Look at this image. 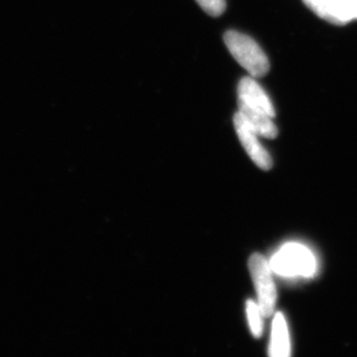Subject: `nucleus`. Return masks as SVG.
<instances>
[{
    "mask_svg": "<svg viewBox=\"0 0 357 357\" xmlns=\"http://www.w3.org/2000/svg\"><path fill=\"white\" fill-rule=\"evenodd\" d=\"M223 39L232 57L248 70L251 77H261L267 74L269 60L255 40L234 30L225 33Z\"/></svg>",
    "mask_w": 357,
    "mask_h": 357,
    "instance_id": "nucleus-1",
    "label": "nucleus"
},
{
    "mask_svg": "<svg viewBox=\"0 0 357 357\" xmlns=\"http://www.w3.org/2000/svg\"><path fill=\"white\" fill-rule=\"evenodd\" d=\"M272 271L286 277H311L317 263L311 251L298 243H288L270 260Z\"/></svg>",
    "mask_w": 357,
    "mask_h": 357,
    "instance_id": "nucleus-2",
    "label": "nucleus"
},
{
    "mask_svg": "<svg viewBox=\"0 0 357 357\" xmlns=\"http://www.w3.org/2000/svg\"><path fill=\"white\" fill-rule=\"evenodd\" d=\"M249 271L257 292L258 306L263 317L269 318L273 314L276 306L277 290L272 269L266 258L261 255H253L249 258Z\"/></svg>",
    "mask_w": 357,
    "mask_h": 357,
    "instance_id": "nucleus-3",
    "label": "nucleus"
},
{
    "mask_svg": "<svg viewBox=\"0 0 357 357\" xmlns=\"http://www.w3.org/2000/svg\"><path fill=\"white\" fill-rule=\"evenodd\" d=\"M306 6L324 20L344 24L357 20V0H304Z\"/></svg>",
    "mask_w": 357,
    "mask_h": 357,
    "instance_id": "nucleus-4",
    "label": "nucleus"
},
{
    "mask_svg": "<svg viewBox=\"0 0 357 357\" xmlns=\"http://www.w3.org/2000/svg\"><path fill=\"white\" fill-rule=\"evenodd\" d=\"M234 126L237 136H238L239 140H241L245 151L248 152L249 157L262 170H270L272 165H273L271 156L268 154L265 148L260 144L257 134L248 126V122L238 112L234 114Z\"/></svg>",
    "mask_w": 357,
    "mask_h": 357,
    "instance_id": "nucleus-5",
    "label": "nucleus"
},
{
    "mask_svg": "<svg viewBox=\"0 0 357 357\" xmlns=\"http://www.w3.org/2000/svg\"><path fill=\"white\" fill-rule=\"evenodd\" d=\"M238 100L253 109L262 110L270 116H275V109L269 96L253 77H245L239 82Z\"/></svg>",
    "mask_w": 357,
    "mask_h": 357,
    "instance_id": "nucleus-6",
    "label": "nucleus"
},
{
    "mask_svg": "<svg viewBox=\"0 0 357 357\" xmlns=\"http://www.w3.org/2000/svg\"><path fill=\"white\" fill-rule=\"evenodd\" d=\"M238 112L258 136L273 139L278 134L273 117L262 110L253 109L238 100Z\"/></svg>",
    "mask_w": 357,
    "mask_h": 357,
    "instance_id": "nucleus-7",
    "label": "nucleus"
},
{
    "mask_svg": "<svg viewBox=\"0 0 357 357\" xmlns=\"http://www.w3.org/2000/svg\"><path fill=\"white\" fill-rule=\"evenodd\" d=\"M290 337L287 323L281 312H277L272 326L271 344L269 354L274 357H288L290 356Z\"/></svg>",
    "mask_w": 357,
    "mask_h": 357,
    "instance_id": "nucleus-8",
    "label": "nucleus"
},
{
    "mask_svg": "<svg viewBox=\"0 0 357 357\" xmlns=\"http://www.w3.org/2000/svg\"><path fill=\"white\" fill-rule=\"evenodd\" d=\"M246 314H248L251 333H252L253 337L259 338L263 333V318L264 317H263L257 303L249 300L248 304H246Z\"/></svg>",
    "mask_w": 357,
    "mask_h": 357,
    "instance_id": "nucleus-9",
    "label": "nucleus"
},
{
    "mask_svg": "<svg viewBox=\"0 0 357 357\" xmlns=\"http://www.w3.org/2000/svg\"><path fill=\"white\" fill-rule=\"evenodd\" d=\"M196 1L204 9V13L213 17L222 15L227 8L225 0H196Z\"/></svg>",
    "mask_w": 357,
    "mask_h": 357,
    "instance_id": "nucleus-10",
    "label": "nucleus"
}]
</instances>
